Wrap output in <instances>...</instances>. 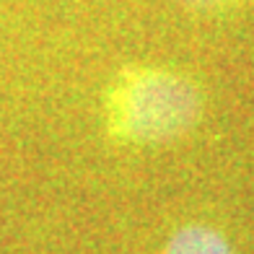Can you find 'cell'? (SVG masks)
Wrapping results in <instances>:
<instances>
[{
	"label": "cell",
	"instance_id": "6da1fadb",
	"mask_svg": "<svg viewBox=\"0 0 254 254\" xmlns=\"http://www.w3.org/2000/svg\"><path fill=\"white\" fill-rule=\"evenodd\" d=\"M202 91L190 75L132 65L114 75L104 96L107 132L127 145H161L190 132L202 117Z\"/></svg>",
	"mask_w": 254,
	"mask_h": 254
},
{
	"label": "cell",
	"instance_id": "3957f363",
	"mask_svg": "<svg viewBox=\"0 0 254 254\" xmlns=\"http://www.w3.org/2000/svg\"><path fill=\"white\" fill-rule=\"evenodd\" d=\"M174 3L192 13H223V10H234L247 0H174Z\"/></svg>",
	"mask_w": 254,
	"mask_h": 254
},
{
	"label": "cell",
	"instance_id": "7a4b0ae2",
	"mask_svg": "<svg viewBox=\"0 0 254 254\" xmlns=\"http://www.w3.org/2000/svg\"><path fill=\"white\" fill-rule=\"evenodd\" d=\"M166 254H231L228 241L207 226H187L171 236Z\"/></svg>",
	"mask_w": 254,
	"mask_h": 254
}]
</instances>
